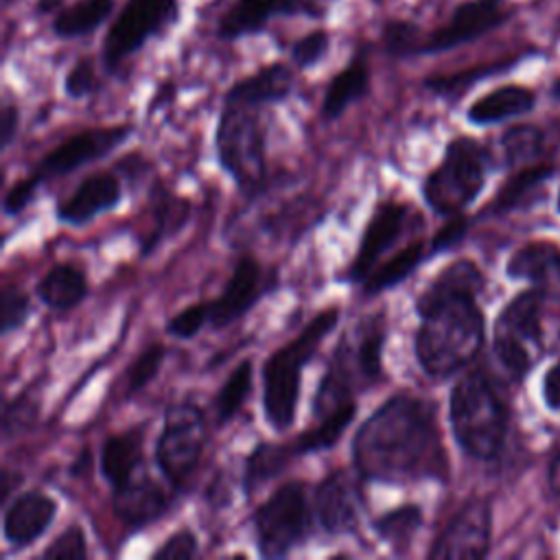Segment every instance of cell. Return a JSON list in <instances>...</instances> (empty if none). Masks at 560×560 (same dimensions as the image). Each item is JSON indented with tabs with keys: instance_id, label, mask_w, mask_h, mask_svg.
Wrapping results in <instances>:
<instances>
[{
	"instance_id": "cell-1",
	"label": "cell",
	"mask_w": 560,
	"mask_h": 560,
	"mask_svg": "<svg viewBox=\"0 0 560 560\" xmlns=\"http://www.w3.org/2000/svg\"><path fill=\"white\" fill-rule=\"evenodd\" d=\"M352 466L363 481L392 486L444 477L435 405L409 392L383 400L352 438Z\"/></svg>"
},
{
	"instance_id": "cell-2",
	"label": "cell",
	"mask_w": 560,
	"mask_h": 560,
	"mask_svg": "<svg viewBox=\"0 0 560 560\" xmlns=\"http://www.w3.org/2000/svg\"><path fill=\"white\" fill-rule=\"evenodd\" d=\"M483 276L470 260L444 267L416 298L420 319L413 354L424 374L446 378L470 363L483 343V315L477 295Z\"/></svg>"
},
{
	"instance_id": "cell-3",
	"label": "cell",
	"mask_w": 560,
	"mask_h": 560,
	"mask_svg": "<svg viewBox=\"0 0 560 560\" xmlns=\"http://www.w3.org/2000/svg\"><path fill=\"white\" fill-rule=\"evenodd\" d=\"M341 308L326 306L291 341L276 348L262 363V416L267 424L282 433L295 420L302 372L317 354L324 339L339 324Z\"/></svg>"
},
{
	"instance_id": "cell-4",
	"label": "cell",
	"mask_w": 560,
	"mask_h": 560,
	"mask_svg": "<svg viewBox=\"0 0 560 560\" xmlns=\"http://www.w3.org/2000/svg\"><path fill=\"white\" fill-rule=\"evenodd\" d=\"M214 153L241 195L254 199L265 190L269 175L260 105L223 101L214 131Z\"/></svg>"
},
{
	"instance_id": "cell-5",
	"label": "cell",
	"mask_w": 560,
	"mask_h": 560,
	"mask_svg": "<svg viewBox=\"0 0 560 560\" xmlns=\"http://www.w3.org/2000/svg\"><path fill=\"white\" fill-rule=\"evenodd\" d=\"M505 407L481 370L464 374L448 396V422L455 442L477 459H492L505 435Z\"/></svg>"
},
{
	"instance_id": "cell-6",
	"label": "cell",
	"mask_w": 560,
	"mask_h": 560,
	"mask_svg": "<svg viewBox=\"0 0 560 560\" xmlns=\"http://www.w3.org/2000/svg\"><path fill=\"white\" fill-rule=\"evenodd\" d=\"M306 481L291 479L278 486L252 514L256 551L262 558H284L313 534L315 508Z\"/></svg>"
},
{
	"instance_id": "cell-7",
	"label": "cell",
	"mask_w": 560,
	"mask_h": 560,
	"mask_svg": "<svg viewBox=\"0 0 560 560\" xmlns=\"http://www.w3.org/2000/svg\"><path fill=\"white\" fill-rule=\"evenodd\" d=\"M488 166V151L475 138H453L442 162L422 182L424 203L442 217L459 214L481 192Z\"/></svg>"
},
{
	"instance_id": "cell-8",
	"label": "cell",
	"mask_w": 560,
	"mask_h": 560,
	"mask_svg": "<svg viewBox=\"0 0 560 560\" xmlns=\"http://www.w3.org/2000/svg\"><path fill=\"white\" fill-rule=\"evenodd\" d=\"M208 442V420L195 402H171L155 442V464L173 490H182L197 470Z\"/></svg>"
},
{
	"instance_id": "cell-9",
	"label": "cell",
	"mask_w": 560,
	"mask_h": 560,
	"mask_svg": "<svg viewBox=\"0 0 560 560\" xmlns=\"http://www.w3.org/2000/svg\"><path fill=\"white\" fill-rule=\"evenodd\" d=\"M542 291L532 289L516 295L499 315L494 326V354L512 376H523L532 363L529 343L540 339Z\"/></svg>"
},
{
	"instance_id": "cell-10",
	"label": "cell",
	"mask_w": 560,
	"mask_h": 560,
	"mask_svg": "<svg viewBox=\"0 0 560 560\" xmlns=\"http://www.w3.org/2000/svg\"><path fill=\"white\" fill-rule=\"evenodd\" d=\"M177 15V0H129L103 42V63L114 72L122 59L164 31Z\"/></svg>"
},
{
	"instance_id": "cell-11",
	"label": "cell",
	"mask_w": 560,
	"mask_h": 560,
	"mask_svg": "<svg viewBox=\"0 0 560 560\" xmlns=\"http://www.w3.org/2000/svg\"><path fill=\"white\" fill-rule=\"evenodd\" d=\"M133 133L131 125H112V127H90L72 133L63 142H59L52 151H48L42 162L31 171V175L44 184L46 179L68 175L85 164L107 158L127 138Z\"/></svg>"
},
{
	"instance_id": "cell-12",
	"label": "cell",
	"mask_w": 560,
	"mask_h": 560,
	"mask_svg": "<svg viewBox=\"0 0 560 560\" xmlns=\"http://www.w3.org/2000/svg\"><path fill=\"white\" fill-rule=\"evenodd\" d=\"M278 280L273 273H267L265 267L252 256L243 254L225 280L221 293L208 302V324L214 330L232 326L245 313H249L267 293L276 289Z\"/></svg>"
},
{
	"instance_id": "cell-13",
	"label": "cell",
	"mask_w": 560,
	"mask_h": 560,
	"mask_svg": "<svg viewBox=\"0 0 560 560\" xmlns=\"http://www.w3.org/2000/svg\"><path fill=\"white\" fill-rule=\"evenodd\" d=\"M409 221H411L409 203L396 201V199H385L376 203L359 238L357 254L348 265L346 273L341 276V280L352 284L363 282L370 276V271L376 267L381 256L402 238V234L409 228Z\"/></svg>"
},
{
	"instance_id": "cell-14",
	"label": "cell",
	"mask_w": 560,
	"mask_h": 560,
	"mask_svg": "<svg viewBox=\"0 0 560 560\" xmlns=\"http://www.w3.org/2000/svg\"><path fill=\"white\" fill-rule=\"evenodd\" d=\"M387 328L383 315L365 317L357 328L354 337H343L330 359L354 387H372L383 381V343Z\"/></svg>"
},
{
	"instance_id": "cell-15",
	"label": "cell",
	"mask_w": 560,
	"mask_h": 560,
	"mask_svg": "<svg viewBox=\"0 0 560 560\" xmlns=\"http://www.w3.org/2000/svg\"><path fill=\"white\" fill-rule=\"evenodd\" d=\"M490 545V508L472 499L459 508L429 549V558H468L477 560L488 553Z\"/></svg>"
},
{
	"instance_id": "cell-16",
	"label": "cell",
	"mask_w": 560,
	"mask_h": 560,
	"mask_svg": "<svg viewBox=\"0 0 560 560\" xmlns=\"http://www.w3.org/2000/svg\"><path fill=\"white\" fill-rule=\"evenodd\" d=\"M361 494L348 470L337 468L319 479L313 490L317 525L330 536L354 534L359 525Z\"/></svg>"
},
{
	"instance_id": "cell-17",
	"label": "cell",
	"mask_w": 560,
	"mask_h": 560,
	"mask_svg": "<svg viewBox=\"0 0 560 560\" xmlns=\"http://www.w3.org/2000/svg\"><path fill=\"white\" fill-rule=\"evenodd\" d=\"M168 508L171 494L144 468L112 490V510L129 534L162 518Z\"/></svg>"
},
{
	"instance_id": "cell-18",
	"label": "cell",
	"mask_w": 560,
	"mask_h": 560,
	"mask_svg": "<svg viewBox=\"0 0 560 560\" xmlns=\"http://www.w3.org/2000/svg\"><path fill=\"white\" fill-rule=\"evenodd\" d=\"M505 20V9L499 0H468L455 9L451 20L435 33L420 39L418 55L442 52L481 37Z\"/></svg>"
},
{
	"instance_id": "cell-19",
	"label": "cell",
	"mask_w": 560,
	"mask_h": 560,
	"mask_svg": "<svg viewBox=\"0 0 560 560\" xmlns=\"http://www.w3.org/2000/svg\"><path fill=\"white\" fill-rule=\"evenodd\" d=\"M122 201V186L114 173H92L57 203L55 217L59 223L81 228L92 223L98 214L114 210Z\"/></svg>"
},
{
	"instance_id": "cell-20",
	"label": "cell",
	"mask_w": 560,
	"mask_h": 560,
	"mask_svg": "<svg viewBox=\"0 0 560 560\" xmlns=\"http://www.w3.org/2000/svg\"><path fill=\"white\" fill-rule=\"evenodd\" d=\"M57 501L42 490H26L4 508L2 536L13 549H26L37 542L57 516Z\"/></svg>"
},
{
	"instance_id": "cell-21",
	"label": "cell",
	"mask_w": 560,
	"mask_h": 560,
	"mask_svg": "<svg viewBox=\"0 0 560 560\" xmlns=\"http://www.w3.org/2000/svg\"><path fill=\"white\" fill-rule=\"evenodd\" d=\"M149 232L140 236V256H151L166 238L177 234L190 219V203L173 195L160 179L149 190Z\"/></svg>"
},
{
	"instance_id": "cell-22",
	"label": "cell",
	"mask_w": 560,
	"mask_h": 560,
	"mask_svg": "<svg viewBox=\"0 0 560 560\" xmlns=\"http://www.w3.org/2000/svg\"><path fill=\"white\" fill-rule=\"evenodd\" d=\"M144 424L112 433L101 444V475L114 488L131 479L144 464Z\"/></svg>"
},
{
	"instance_id": "cell-23",
	"label": "cell",
	"mask_w": 560,
	"mask_h": 560,
	"mask_svg": "<svg viewBox=\"0 0 560 560\" xmlns=\"http://www.w3.org/2000/svg\"><path fill=\"white\" fill-rule=\"evenodd\" d=\"M35 298L50 311H70L88 298V276L72 262H57L37 280Z\"/></svg>"
},
{
	"instance_id": "cell-24",
	"label": "cell",
	"mask_w": 560,
	"mask_h": 560,
	"mask_svg": "<svg viewBox=\"0 0 560 560\" xmlns=\"http://www.w3.org/2000/svg\"><path fill=\"white\" fill-rule=\"evenodd\" d=\"M293 90V74L282 63H271L260 68L258 72L236 81L223 101H241L249 105H267V103H282Z\"/></svg>"
},
{
	"instance_id": "cell-25",
	"label": "cell",
	"mask_w": 560,
	"mask_h": 560,
	"mask_svg": "<svg viewBox=\"0 0 560 560\" xmlns=\"http://www.w3.org/2000/svg\"><path fill=\"white\" fill-rule=\"evenodd\" d=\"M293 0H234L219 24L223 39H236L249 33H258L265 24L282 13H291Z\"/></svg>"
},
{
	"instance_id": "cell-26",
	"label": "cell",
	"mask_w": 560,
	"mask_h": 560,
	"mask_svg": "<svg viewBox=\"0 0 560 560\" xmlns=\"http://www.w3.org/2000/svg\"><path fill=\"white\" fill-rule=\"evenodd\" d=\"M298 457L293 442L280 444V442H258L245 457L243 464V492L245 497L256 494L265 483L276 479L284 472V468L291 464V459Z\"/></svg>"
},
{
	"instance_id": "cell-27",
	"label": "cell",
	"mask_w": 560,
	"mask_h": 560,
	"mask_svg": "<svg viewBox=\"0 0 560 560\" xmlns=\"http://www.w3.org/2000/svg\"><path fill=\"white\" fill-rule=\"evenodd\" d=\"M424 260H429V243L418 238L396 252L389 260H385L381 267H374L370 276L363 280V295L374 298L383 291H389L405 282Z\"/></svg>"
},
{
	"instance_id": "cell-28",
	"label": "cell",
	"mask_w": 560,
	"mask_h": 560,
	"mask_svg": "<svg viewBox=\"0 0 560 560\" xmlns=\"http://www.w3.org/2000/svg\"><path fill=\"white\" fill-rule=\"evenodd\" d=\"M368 92H370V70L361 59H354L330 79L322 101L324 120H337L352 103L361 101Z\"/></svg>"
},
{
	"instance_id": "cell-29",
	"label": "cell",
	"mask_w": 560,
	"mask_h": 560,
	"mask_svg": "<svg viewBox=\"0 0 560 560\" xmlns=\"http://www.w3.org/2000/svg\"><path fill=\"white\" fill-rule=\"evenodd\" d=\"M534 105V94L521 85H505L488 92L475 101L468 109V120L475 125L499 122L518 114H525Z\"/></svg>"
},
{
	"instance_id": "cell-30",
	"label": "cell",
	"mask_w": 560,
	"mask_h": 560,
	"mask_svg": "<svg viewBox=\"0 0 560 560\" xmlns=\"http://www.w3.org/2000/svg\"><path fill=\"white\" fill-rule=\"evenodd\" d=\"M354 416H357V402L350 400L343 407L313 420V424L293 440V448L298 457L332 448L339 442V438L346 433Z\"/></svg>"
},
{
	"instance_id": "cell-31",
	"label": "cell",
	"mask_w": 560,
	"mask_h": 560,
	"mask_svg": "<svg viewBox=\"0 0 560 560\" xmlns=\"http://www.w3.org/2000/svg\"><path fill=\"white\" fill-rule=\"evenodd\" d=\"M422 521H424L422 505L402 503L383 512L370 525H372V532L383 542H387L396 553H402L409 549L416 532L422 527Z\"/></svg>"
},
{
	"instance_id": "cell-32",
	"label": "cell",
	"mask_w": 560,
	"mask_h": 560,
	"mask_svg": "<svg viewBox=\"0 0 560 560\" xmlns=\"http://www.w3.org/2000/svg\"><path fill=\"white\" fill-rule=\"evenodd\" d=\"M254 383V361L243 359L225 378V383L219 387L214 396V422L217 427H223L232 422V418L241 411L243 402L247 400Z\"/></svg>"
},
{
	"instance_id": "cell-33",
	"label": "cell",
	"mask_w": 560,
	"mask_h": 560,
	"mask_svg": "<svg viewBox=\"0 0 560 560\" xmlns=\"http://www.w3.org/2000/svg\"><path fill=\"white\" fill-rule=\"evenodd\" d=\"M114 0H79L77 4L63 9L55 22L52 31L59 37H81L98 28L109 15Z\"/></svg>"
},
{
	"instance_id": "cell-34",
	"label": "cell",
	"mask_w": 560,
	"mask_h": 560,
	"mask_svg": "<svg viewBox=\"0 0 560 560\" xmlns=\"http://www.w3.org/2000/svg\"><path fill=\"white\" fill-rule=\"evenodd\" d=\"M560 269V249L551 243H527L508 262V276L518 280H545Z\"/></svg>"
},
{
	"instance_id": "cell-35",
	"label": "cell",
	"mask_w": 560,
	"mask_h": 560,
	"mask_svg": "<svg viewBox=\"0 0 560 560\" xmlns=\"http://www.w3.org/2000/svg\"><path fill=\"white\" fill-rule=\"evenodd\" d=\"M166 359V346L162 343H151L147 346L129 365H127V372H125V394L131 396L140 389H144L160 372L162 363Z\"/></svg>"
},
{
	"instance_id": "cell-36",
	"label": "cell",
	"mask_w": 560,
	"mask_h": 560,
	"mask_svg": "<svg viewBox=\"0 0 560 560\" xmlns=\"http://www.w3.org/2000/svg\"><path fill=\"white\" fill-rule=\"evenodd\" d=\"M31 311L33 304L28 293L13 282H4L0 291V332L7 337L20 330L28 322Z\"/></svg>"
},
{
	"instance_id": "cell-37",
	"label": "cell",
	"mask_w": 560,
	"mask_h": 560,
	"mask_svg": "<svg viewBox=\"0 0 560 560\" xmlns=\"http://www.w3.org/2000/svg\"><path fill=\"white\" fill-rule=\"evenodd\" d=\"M39 400L28 396V392L18 394L15 398L4 402L2 411V438L13 440L15 435L28 431L37 418Z\"/></svg>"
},
{
	"instance_id": "cell-38",
	"label": "cell",
	"mask_w": 560,
	"mask_h": 560,
	"mask_svg": "<svg viewBox=\"0 0 560 560\" xmlns=\"http://www.w3.org/2000/svg\"><path fill=\"white\" fill-rule=\"evenodd\" d=\"M551 173L549 166H529V168H523L518 171L516 175H512L505 186L499 190L492 208L503 212V210H510L512 206H516V201L529 190L534 188L536 184H540L547 175Z\"/></svg>"
},
{
	"instance_id": "cell-39",
	"label": "cell",
	"mask_w": 560,
	"mask_h": 560,
	"mask_svg": "<svg viewBox=\"0 0 560 560\" xmlns=\"http://www.w3.org/2000/svg\"><path fill=\"white\" fill-rule=\"evenodd\" d=\"M540 131L527 125L512 127L510 131H505V136L501 138V147L505 151L508 164H518L534 158L540 151Z\"/></svg>"
},
{
	"instance_id": "cell-40",
	"label": "cell",
	"mask_w": 560,
	"mask_h": 560,
	"mask_svg": "<svg viewBox=\"0 0 560 560\" xmlns=\"http://www.w3.org/2000/svg\"><path fill=\"white\" fill-rule=\"evenodd\" d=\"M88 556V545H85V534L81 525L72 523L66 527L42 553L39 558L44 560H83Z\"/></svg>"
},
{
	"instance_id": "cell-41",
	"label": "cell",
	"mask_w": 560,
	"mask_h": 560,
	"mask_svg": "<svg viewBox=\"0 0 560 560\" xmlns=\"http://www.w3.org/2000/svg\"><path fill=\"white\" fill-rule=\"evenodd\" d=\"M208 324V302L188 304L164 324V330L175 339H192Z\"/></svg>"
},
{
	"instance_id": "cell-42",
	"label": "cell",
	"mask_w": 560,
	"mask_h": 560,
	"mask_svg": "<svg viewBox=\"0 0 560 560\" xmlns=\"http://www.w3.org/2000/svg\"><path fill=\"white\" fill-rule=\"evenodd\" d=\"M420 31L411 22H389L383 28V42L389 55L396 57H411L418 55L420 46Z\"/></svg>"
},
{
	"instance_id": "cell-43",
	"label": "cell",
	"mask_w": 560,
	"mask_h": 560,
	"mask_svg": "<svg viewBox=\"0 0 560 560\" xmlns=\"http://www.w3.org/2000/svg\"><path fill=\"white\" fill-rule=\"evenodd\" d=\"M199 553V538L192 529L182 527L175 534H171L153 553V560H184L195 558Z\"/></svg>"
},
{
	"instance_id": "cell-44",
	"label": "cell",
	"mask_w": 560,
	"mask_h": 560,
	"mask_svg": "<svg viewBox=\"0 0 560 560\" xmlns=\"http://www.w3.org/2000/svg\"><path fill=\"white\" fill-rule=\"evenodd\" d=\"M98 88V79L90 59H79L63 79V92L70 98H85Z\"/></svg>"
},
{
	"instance_id": "cell-45",
	"label": "cell",
	"mask_w": 560,
	"mask_h": 560,
	"mask_svg": "<svg viewBox=\"0 0 560 560\" xmlns=\"http://www.w3.org/2000/svg\"><path fill=\"white\" fill-rule=\"evenodd\" d=\"M39 182L28 173L26 177L18 179L7 192H4V199H2V212L4 217H18L20 212H24L31 201L35 199L37 190H39Z\"/></svg>"
},
{
	"instance_id": "cell-46",
	"label": "cell",
	"mask_w": 560,
	"mask_h": 560,
	"mask_svg": "<svg viewBox=\"0 0 560 560\" xmlns=\"http://www.w3.org/2000/svg\"><path fill=\"white\" fill-rule=\"evenodd\" d=\"M328 44H330V39H328L326 31H313L295 42L291 57L298 63V68H311L326 55Z\"/></svg>"
},
{
	"instance_id": "cell-47",
	"label": "cell",
	"mask_w": 560,
	"mask_h": 560,
	"mask_svg": "<svg viewBox=\"0 0 560 560\" xmlns=\"http://www.w3.org/2000/svg\"><path fill=\"white\" fill-rule=\"evenodd\" d=\"M468 232V219L466 217H451V221L446 225H442L433 238L429 241V258L446 252V249H453Z\"/></svg>"
},
{
	"instance_id": "cell-48",
	"label": "cell",
	"mask_w": 560,
	"mask_h": 560,
	"mask_svg": "<svg viewBox=\"0 0 560 560\" xmlns=\"http://www.w3.org/2000/svg\"><path fill=\"white\" fill-rule=\"evenodd\" d=\"M18 122H20L18 107L11 103H4L2 112H0V144H2V149H9L11 142L15 140Z\"/></svg>"
},
{
	"instance_id": "cell-49",
	"label": "cell",
	"mask_w": 560,
	"mask_h": 560,
	"mask_svg": "<svg viewBox=\"0 0 560 560\" xmlns=\"http://www.w3.org/2000/svg\"><path fill=\"white\" fill-rule=\"evenodd\" d=\"M545 400L551 409H560V361L545 374Z\"/></svg>"
},
{
	"instance_id": "cell-50",
	"label": "cell",
	"mask_w": 560,
	"mask_h": 560,
	"mask_svg": "<svg viewBox=\"0 0 560 560\" xmlns=\"http://www.w3.org/2000/svg\"><path fill=\"white\" fill-rule=\"evenodd\" d=\"M90 464H92V453H90V448H83V451L77 455L74 464L70 466V472H68V475L79 477V475H83V472L90 470Z\"/></svg>"
},
{
	"instance_id": "cell-51",
	"label": "cell",
	"mask_w": 560,
	"mask_h": 560,
	"mask_svg": "<svg viewBox=\"0 0 560 560\" xmlns=\"http://www.w3.org/2000/svg\"><path fill=\"white\" fill-rule=\"evenodd\" d=\"M549 486L553 492L560 494V455L556 457V462L549 468Z\"/></svg>"
},
{
	"instance_id": "cell-52",
	"label": "cell",
	"mask_w": 560,
	"mask_h": 560,
	"mask_svg": "<svg viewBox=\"0 0 560 560\" xmlns=\"http://www.w3.org/2000/svg\"><path fill=\"white\" fill-rule=\"evenodd\" d=\"M59 4V0H39V11H50Z\"/></svg>"
},
{
	"instance_id": "cell-53",
	"label": "cell",
	"mask_w": 560,
	"mask_h": 560,
	"mask_svg": "<svg viewBox=\"0 0 560 560\" xmlns=\"http://www.w3.org/2000/svg\"><path fill=\"white\" fill-rule=\"evenodd\" d=\"M553 94H556V96H558V98H560V81H558V83H556V85H553Z\"/></svg>"
},
{
	"instance_id": "cell-54",
	"label": "cell",
	"mask_w": 560,
	"mask_h": 560,
	"mask_svg": "<svg viewBox=\"0 0 560 560\" xmlns=\"http://www.w3.org/2000/svg\"><path fill=\"white\" fill-rule=\"evenodd\" d=\"M558 206H560V199H558Z\"/></svg>"
}]
</instances>
